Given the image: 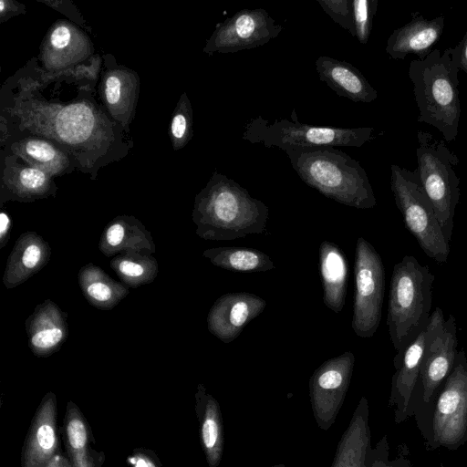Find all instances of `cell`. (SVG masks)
<instances>
[{"label": "cell", "mask_w": 467, "mask_h": 467, "mask_svg": "<svg viewBox=\"0 0 467 467\" xmlns=\"http://www.w3.org/2000/svg\"><path fill=\"white\" fill-rule=\"evenodd\" d=\"M444 26L443 16L427 19L419 13H412L409 22L390 34L385 51L396 60L405 59L410 54L418 56V59H423L441 38Z\"/></svg>", "instance_id": "cell-16"}, {"label": "cell", "mask_w": 467, "mask_h": 467, "mask_svg": "<svg viewBox=\"0 0 467 467\" xmlns=\"http://www.w3.org/2000/svg\"><path fill=\"white\" fill-rule=\"evenodd\" d=\"M11 220L5 212L0 213V248H3L10 237Z\"/></svg>", "instance_id": "cell-37"}, {"label": "cell", "mask_w": 467, "mask_h": 467, "mask_svg": "<svg viewBox=\"0 0 467 467\" xmlns=\"http://www.w3.org/2000/svg\"><path fill=\"white\" fill-rule=\"evenodd\" d=\"M48 184L45 171L37 168H25L17 176L16 185L19 192L26 195H37L44 192Z\"/></svg>", "instance_id": "cell-31"}, {"label": "cell", "mask_w": 467, "mask_h": 467, "mask_svg": "<svg viewBox=\"0 0 467 467\" xmlns=\"http://www.w3.org/2000/svg\"><path fill=\"white\" fill-rule=\"evenodd\" d=\"M99 249L107 256L125 252L154 251L151 236L133 218L119 217L109 223L101 234Z\"/></svg>", "instance_id": "cell-23"}, {"label": "cell", "mask_w": 467, "mask_h": 467, "mask_svg": "<svg viewBox=\"0 0 467 467\" xmlns=\"http://www.w3.org/2000/svg\"><path fill=\"white\" fill-rule=\"evenodd\" d=\"M124 79L116 75H110L105 82V97L107 102L114 108L121 107L128 97V89Z\"/></svg>", "instance_id": "cell-34"}, {"label": "cell", "mask_w": 467, "mask_h": 467, "mask_svg": "<svg viewBox=\"0 0 467 467\" xmlns=\"http://www.w3.org/2000/svg\"><path fill=\"white\" fill-rule=\"evenodd\" d=\"M416 168L420 184L431 201L443 234L450 243L455 208L460 201V179L455 172L459 159L444 140L419 130Z\"/></svg>", "instance_id": "cell-6"}, {"label": "cell", "mask_w": 467, "mask_h": 467, "mask_svg": "<svg viewBox=\"0 0 467 467\" xmlns=\"http://www.w3.org/2000/svg\"><path fill=\"white\" fill-rule=\"evenodd\" d=\"M270 467H291V466H287V465L283 464V463H278V464L272 465Z\"/></svg>", "instance_id": "cell-39"}, {"label": "cell", "mask_w": 467, "mask_h": 467, "mask_svg": "<svg viewBox=\"0 0 467 467\" xmlns=\"http://www.w3.org/2000/svg\"><path fill=\"white\" fill-rule=\"evenodd\" d=\"M64 434L73 467H95L89 446L88 424L78 408L71 401L67 403L64 418Z\"/></svg>", "instance_id": "cell-25"}, {"label": "cell", "mask_w": 467, "mask_h": 467, "mask_svg": "<svg viewBox=\"0 0 467 467\" xmlns=\"http://www.w3.org/2000/svg\"><path fill=\"white\" fill-rule=\"evenodd\" d=\"M426 338L420 380L423 401L433 400L436 391L452 369L457 355V329L453 315L445 319L436 307L425 327Z\"/></svg>", "instance_id": "cell-10"}, {"label": "cell", "mask_w": 467, "mask_h": 467, "mask_svg": "<svg viewBox=\"0 0 467 467\" xmlns=\"http://www.w3.org/2000/svg\"><path fill=\"white\" fill-rule=\"evenodd\" d=\"M45 467H73V465L69 459L58 453L52 458Z\"/></svg>", "instance_id": "cell-38"}, {"label": "cell", "mask_w": 467, "mask_h": 467, "mask_svg": "<svg viewBox=\"0 0 467 467\" xmlns=\"http://www.w3.org/2000/svg\"><path fill=\"white\" fill-rule=\"evenodd\" d=\"M460 69L451 58V49H432L423 59L410 61L408 75L419 109L418 122L437 129L445 141L455 140L462 114Z\"/></svg>", "instance_id": "cell-3"}, {"label": "cell", "mask_w": 467, "mask_h": 467, "mask_svg": "<svg viewBox=\"0 0 467 467\" xmlns=\"http://www.w3.org/2000/svg\"><path fill=\"white\" fill-rule=\"evenodd\" d=\"M450 49L452 62L467 76V30L457 46Z\"/></svg>", "instance_id": "cell-35"}, {"label": "cell", "mask_w": 467, "mask_h": 467, "mask_svg": "<svg viewBox=\"0 0 467 467\" xmlns=\"http://www.w3.org/2000/svg\"><path fill=\"white\" fill-rule=\"evenodd\" d=\"M110 266L123 282L131 286L151 282L158 273L155 259L142 254V252H126L112 259Z\"/></svg>", "instance_id": "cell-27"}, {"label": "cell", "mask_w": 467, "mask_h": 467, "mask_svg": "<svg viewBox=\"0 0 467 467\" xmlns=\"http://www.w3.org/2000/svg\"><path fill=\"white\" fill-rule=\"evenodd\" d=\"M282 30L264 8H244L216 25L203 51L213 55L255 48L276 38Z\"/></svg>", "instance_id": "cell-12"}, {"label": "cell", "mask_w": 467, "mask_h": 467, "mask_svg": "<svg viewBox=\"0 0 467 467\" xmlns=\"http://www.w3.org/2000/svg\"><path fill=\"white\" fill-rule=\"evenodd\" d=\"M329 17L355 37L352 0H317Z\"/></svg>", "instance_id": "cell-30"}, {"label": "cell", "mask_w": 467, "mask_h": 467, "mask_svg": "<svg viewBox=\"0 0 467 467\" xmlns=\"http://www.w3.org/2000/svg\"><path fill=\"white\" fill-rule=\"evenodd\" d=\"M355 280L351 327L357 336L369 338L381 320L385 269L380 255L361 236L358 238L355 249Z\"/></svg>", "instance_id": "cell-8"}, {"label": "cell", "mask_w": 467, "mask_h": 467, "mask_svg": "<svg viewBox=\"0 0 467 467\" xmlns=\"http://www.w3.org/2000/svg\"><path fill=\"white\" fill-rule=\"evenodd\" d=\"M58 453L57 399L48 392L40 402L26 437L21 467H45Z\"/></svg>", "instance_id": "cell-14"}, {"label": "cell", "mask_w": 467, "mask_h": 467, "mask_svg": "<svg viewBox=\"0 0 467 467\" xmlns=\"http://www.w3.org/2000/svg\"><path fill=\"white\" fill-rule=\"evenodd\" d=\"M300 179L324 196L357 209H370L377 200L360 163L335 147L285 150Z\"/></svg>", "instance_id": "cell-2"}, {"label": "cell", "mask_w": 467, "mask_h": 467, "mask_svg": "<svg viewBox=\"0 0 467 467\" xmlns=\"http://www.w3.org/2000/svg\"><path fill=\"white\" fill-rule=\"evenodd\" d=\"M128 462L132 467H161L155 455L144 450H135Z\"/></svg>", "instance_id": "cell-36"}, {"label": "cell", "mask_w": 467, "mask_h": 467, "mask_svg": "<svg viewBox=\"0 0 467 467\" xmlns=\"http://www.w3.org/2000/svg\"><path fill=\"white\" fill-rule=\"evenodd\" d=\"M390 188L405 226L420 247L430 258L445 263L450 254V243L420 184L417 170L410 171L392 164Z\"/></svg>", "instance_id": "cell-7"}, {"label": "cell", "mask_w": 467, "mask_h": 467, "mask_svg": "<svg viewBox=\"0 0 467 467\" xmlns=\"http://www.w3.org/2000/svg\"><path fill=\"white\" fill-rule=\"evenodd\" d=\"M425 338L424 328L402 352L397 353L394 358L396 371L392 376L389 406L396 407L394 411L396 423L402 422L410 416L411 397L420 380Z\"/></svg>", "instance_id": "cell-17"}, {"label": "cell", "mask_w": 467, "mask_h": 467, "mask_svg": "<svg viewBox=\"0 0 467 467\" xmlns=\"http://www.w3.org/2000/svg\"><path fill=\"white\" fill-rule=\"evenodd\" d=\"M291 119H281L270 122L262 116L251 118L243 131V140L251 143H262L266 148L316 147H362L374 139V129L320 127L301 123L296 112H291Z\"/></svg>", "instance_id": "cell-5"}, {"label": "cell", "mask_w": 467, "mask_h": 467, "mask_svg": "<svg viewBox=\"0 0 467 467\" xmlns=\"http://www.w3.org/2000/svg\"><path fill=\"white\" fill-rule=\"evenodd\" d=\"M428 265L413 255H405L394 265L388 301L387 325L397 353L425 328L431 315L432 284Z\"/></svg>", "instance_id": "cell-4"}, {"label": "cell", "mask_w": 467, "mask_h": 467, "mask_svg": "<svg viewBox=\"0 0 467 467\" xmlns=\"http://www.w3.org/2000/svg\"><path fill=\"white\" fill-rule=\"evenodd\" d=\"M67 315L46 300L26 321L28 345L34 355L47 357L60 348L67 337Z\"/></svg>", "instance_id": "cell-18"}, {"label": "cell", "mask_w": 467, "mask_h": 467, "mask_svg": "<svg viewBox=\"0 0 467 467\" xmlns=\"http://www.w3.org/2000/svg\"><path fill=\"white\" fill-rule=\"evenodd\" d=\"M368 401L362 397L343 432L330 467H394L382 459L369 460Z\"/></svg>", "instance_id": "cell-15"}, {"label": "cell", "mask_w": 467, "mask_h": 467, "mask_svg": "<svg viewBox=\"0 0 467 467\" xmlns=\"http://www.w3.org/2000/svg\"><path fill=\"white\" fill-rule=\"evenodd\" d=\"M466 441L467 357L461 349L436 400L430 444L432 448L456 450Z\"/></svg>", "instance_id": "cell-9"}, {"label": "cell", "mask_w": 467, "mask_h": 467, "mask_svg": "<svg viewBox=\"0 0 467 467\" xmlns=\"http://www.w3.org/2000/svg\"><path fill=\"white\" fill-rule=\"evenodd\" d=\"M266 301L246 292L227 293L215 300L207 316L211 334L223 343L236 339L265 308Z\"/></svg>", "instance_id": "cell-13"}, {"label": "cell", "mask_w": 467, "mask_h": 467, "mask_svg": "<svg viewBox=\"0 0 467 467\" xmlns=\"http://www.w3.org/2000/svg\"><path fill=\"white\" fill-rule=\"evenodd\" d=\"M355 355L346 351L327 359L309 379V398L317 425L328 431L345 401L354 370Z\"/></svg>", "instance_id": "cell-11"}, {"label": "cell", "mask_w": 467, "mask_h": 467, "mask_svg": "<svg viewBox=\"0 0 467 467\" xmlns=\"http://www.w3.org/2000/svg\"><path fill=\"white\" fill-rule=\"evenodd\" d=\"M202 255L213 265L234 272H265L275 268L271 257L248 247H216L204 250Z\"/></svg>", "instance_id": "cell-24"}, {"label": "cell", "mask_w": 467, "mask_h": 467, "mask_svg": "<svg viewBox=\"0 0 467 467\" xmlns=\"http://www.w3.org/2000/svg\"><path fill=\"white\" fill-rule=\"evenodd\" d=\"M48 244L38 234L28 232L20 235L8 257L3 282L10 289L26 281L49 260Z\"/></svg>", "instance_id": "cell-20"}, {"label": "cell", "mask_w": 467, "mask_h": 467, "mask_svg": "<svg viewBox=\"0 0 467 467\" xmlns=\"http://www.w3.org/2000/svg\"><path fill=\"white\" fill-rule=\"evenodd\" d=\"M78 281L88 302L100 308L113 307L128 294L127 289L92 264L79 271Z\"/></svg>", "instance_id": "cell-26"}, {"label": "cell", "mask_w": 467, "mask_h": 467, "mask_svg": "<svg viewBox=\"0 0 467 467\" xmlns=\"http://www.w3.org/2000/svg\"><path fill=\"white\" fill-rule=\"evenodd\" d=\"M315 65L319 79L338 96L363 103H370L378 98L377 90L352 64L320 56Z\"/></svg>", "instance_id": "cell-19"}, {"label": "cell", "mask_w": 467, "mask_h": 467, "mask_svg": "<svg viewBox=\"0 0 467 467\" xmlns=\"http://www.w3.org/2000/svg\"><path fill=\"white\" fill-rule=\"evenodd\" d=\"M171 130L172 137L178 145L185 144L191 138L192 111L191 106L186 99L181 105V110L174 115Z\"/></svg>", "instance_id": "cell-32"}, {"label": "cell", "mask_w": 467, "mask_h": 467, "mask_svg": "<svg viewBox=\"0 0 467 467\" xmlns=\"http://www.w3.org/2000/svg\"><path fill=\"white\" fill-rule=\"evenodd\" d=\"M318 261L324 304L333 312L339 313L346 301L348 278L347 259L337 244L323 241L318 249Z\"/></svg>", "instance_id": "cell-22"}, {"label": "cell", "mask_w": 467, "mask_h": 467, "mask_svg": "<svg viewBox=\"0 0 467 467\" xmlns=\"http://www.w3.org/2000/svg\"><path fill=\"white\" fill-rule=\"evenodd\" d=\"M80 38L71 27L66 25L57 26L48 38V51L55 61L72 62L79 55Z\"/></svg>", "instance_id": "cell-28"}, {"label": "cell", "mask_w": 467, "mask_h": 467, "mask_svg": "<svg viewBox=\"0 0 467 467\" xmlns=\"http://www.w3.org/2000/svg\"><path fill=\"white\" fill-rule=\"evenodd\" d=\"M195 410L200 426V440L208 467H219L224 447L223 421L217 400L199 384L195 393Z\"/></svg>", "instance_id": "cell-21"}, {"label": "cell", "mask_w": 467, "mask_h": 467, "mask_svg": "<svg viewBox=\"0 0 467 467\" xmlns=\"http://www.w3.org/2000/svg\"><path fill=\"white\" fill-rule=\"evenodd\" d=\"M268 207L226 175L213 172L196 196L192 220L204 240L230 241L266 232Z\"/></svg>", "instance_id": "cell-1"}, {"label": "cell", "mask_w": 467, "mask_h": 467, "mask_svg": "<svg viewBox=\"0 0 467 467\" xmlns=\"http://www.w3.org/2000/svg\"><path fill=\"white\" fill-rule=\"evenodd\" d=\"M24 151L30 159L46 167L56 166L57 164V152L47 142L37 140H29L25 144Z\"/></svg>", "instance_id": "cell-33"}, {"label": "cell", "mask_w": 467, "mask_h": 467, "mask_svg": "<svg viewBox=\"0 0 467 467\" xmlns=\"http://www.w3.org/2000/svg\"><path fill=\"white\" fill-rule=\"evenodd\" d=\"M378 3V0H352L355 37L360 44L366 45L368 41Z\"/></svg>", "instance_id": "cell-29"}]
</instances>
